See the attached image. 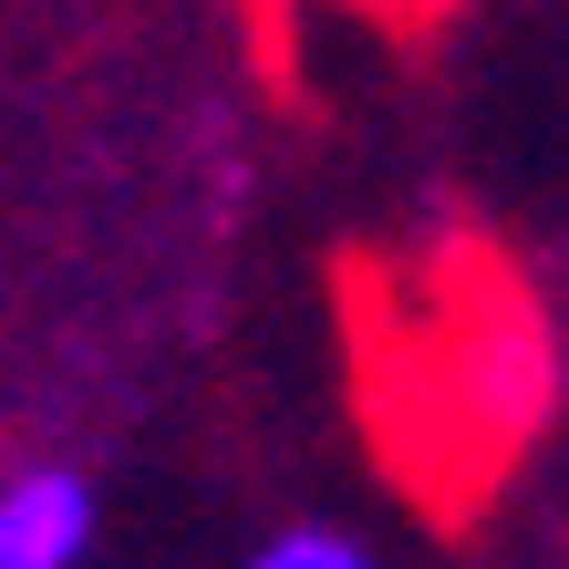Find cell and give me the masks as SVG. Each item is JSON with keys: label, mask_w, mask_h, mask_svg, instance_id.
Masks as SVG:
<instances>
[{"label": "cell", "mask_w": 569, "mask_h": 569, "mask_svg": "<svg viewBox=\"0 0 569 569\" xmlns=\"http://www.w3.org/2000/svg\"><path fill=\"white\" fill-rule=\"evenodd\" d=\"M93 487L73 466H11L0 477V569H83Z\"/></svg>", "instance_id": "1"}, {"label": "cell", "mask_w": 569, "mask_h": 569, "mask_svg": "<svg viewBox=\"0 0 569 569\" xmlns=\"http://www.w3.org/2000/svg\"><path fill=\"white\" fill-rule=\"evenodd\" d=\"M249 569H383V559H373V549H352L342 528H280V539L259 549Z\"/></svg>", "instance_id": "2"}, {"label": "cell", "mask_w": 569, "mask_h": 569, "mask_svg": "<svg viewBox=\"0 0 569 569\" xmlns=\"http://www.w3.org/2000/svg\"><path fill=\"white\" fill-rule=\"evenodd\" d=\"M331 11H373V21H435L446 0H331Z\"/></svg>", "instance_id": "3"}]
</instances>
